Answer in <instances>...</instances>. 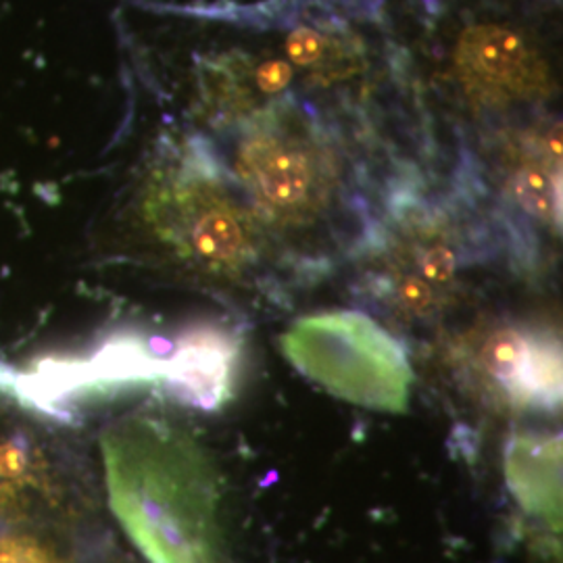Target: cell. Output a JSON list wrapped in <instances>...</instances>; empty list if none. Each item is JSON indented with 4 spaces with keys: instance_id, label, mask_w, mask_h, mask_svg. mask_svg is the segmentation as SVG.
<instances>
[{
    "instance_id": "4fadbf2b",
    "label": "cell",
    "mask_w": 563,
    "mask_h": 563,
    "mask_svg": "<svg viewBox=\"0 0 563 563\" xmlns=\"http://www.w3.org/2000/svg\"><path fill=\"white\" fill-rule=\"evenodd\" d=\"M290 78H292L290 65L280 63V60L263 63L262 67H260V71H257V84H260V88L265 90V92H269V95L284 90V88L290 84Z\"/></svg>"
},
{
    "instance_id": "8992f818",
    "label": "cell",
    "mask_w": 563,
    "mask_h": 563,
    "mask_svg": "<svg viewBox=\"0 0 563 563\" xmlns=\"http://www.w3.org/2000/svg\"><path fill=\"white\" fill-rule=\"evenodd\" d=\"M234 169L255 213L282 230L320 222L339 190V169L328 153L272 125L242 139Z\"/></svg>"
},
{
    "instance_id": "5b68a950",
    "label": "cell",
    "mask_w": 563,
    "mask_h": 563,
    "mask_svg": "<svg viewBox=\"0 0 563 563\" xmlns=\"http://www.w3.org/2000/svg\"><path fill=\"white\" fill-rule=\"evenodd\" d=\"M13 384L0 362V523L27 526L69 509L78 495V463L57 426Z\"/></svg>"
},
{
    "instance_id": "8fae6325",
    "label": "cell",
    "mask_w": 563,
    "mask_h": 563,
    "mask_svg": "<svg viewBox=\"0 0 563 563\" xmlns=\"http://www.w3.org/2000/svg\"><path fill=\"white\" fill-rule=\"evenodd\" d=\"M0 563H71V558L48 532L20 526L0 530Z\"/></svg>"
},
{
    "instance_id": "52a82bcc",
    "label": "cell",
    "mask_w": 563,
    "mask_h": 563,
    "mask_svg": "<svg viewBox=\"0 0 563 563\" xmlns=\"http://www.w3.org/2000/svg\"><path fill=\"white\" fill-rule=\"evenodd\" d=\"M457 367L476 393L505 409L553 413L562 405V344L551 330L481 328L457 344Z\"/></svg>"
},
{
    "instance_id": "277c9868",
    "label": "cell",
    "mask_w": 563,
    "mask_h": 563,
    "mask_svg": "<svg viewBox=\"0 0 563 563\" xmlns=\"http://www.w3.org/2000/svg\"><path fill=\"white\" fill-rule=\"evenodd\" d=\"M369 253L360 280L363 301L399 325L441 320L474 262L441 213L411 205L395 211V228L374 239Z\"/></svg>"
},
{
    "instance_id": "9c48e42d",
    "label": "cell",
    "mask_w": 563,
    "mask_h": 563,
    "mask_svg": "<svg viewBox=\"0 0 563 563\" xmlns=\"http://www.w3.org/2000/svg\"><path fill=\"white\" fill-rule=\"evenodd\" d=\"M457 65L472 92L488 101L530 99L549 88L539 51L520 32L497 23L476 25L463 34Z\"/></svg>"
},
{
    "instance_id": "6da1fadb",
    "label": "cell",
    "mask_w": 563,
    "mask_h": 563,
    "mask_svg": "<svg viewBox=\"0 0 563 563\" xmlns=\"http://www.w3.org/2000/svg\"><path fill=\"white\" fill-rule=\"evenodd\" d=\"M109 507L148 563H222L220 484L178 423L130 416L101 437Z\"/></svg>"
},
{
    "instance_id": "30bf717a",
    "label": "cell",
    "mask_w": 563,
    "mask_h": 563,
    "mask_svg": "<svg viewBox=\"0 0 563 563\" xmlns=\"http://www.w3.org/2000/svg\"><path fill=\"white\" fill-rule=\"evenodd\" d=\"M505 484L523 511L562 530V434L520 430L504 453Z\"/></svg>"
},
{
    "instance_id": "ba28073f",
    "label": "cell",
    "mask_w": 563,
    "mask_h": 563,
    "mask_svg": "<svg viewBox=\"0 0 563 563\" xmlns=\"http://www.w3.org/2000/svg\"><path fill=\"white\" fill-rule=\"evenodd\" d=\"M242 353L236 325L220 320L190 323L169 341L163 393L181 405L218 411L236 393Z\"/></svg>"
},
{
    "instance_id": "3957f363",
    "label": "cell",
    "mask_w": 563,
    "mask_h": 563,
    "mask_svg": "<svg viewBox=\"0 0 563 563\" xmlns=\"http://www.w3.org/2000/svg\"><path fill=\"white\" fill-rule=\"evenodd\" d=\"M282 351L305 378L342 401L405 413L416 374L399 339L362 311H322L292 323Z\"/></svg>"
},
{
    "instance_id": "7c38bea8",
    "label": "cell",
    "mask_w": 563,
    "mask_h": 563,
    "mask_svg": "<svg viewBox=\"0 0 563 563\" xmlns=\"http://www.w3.org/2000/svg\"><path fill=\"white\" fill-rule=\"evenodd\" d=\"M323 51V38L313 30H297L288 38V57L295 65H313L322 59Z\"/></svg>"
},
{
    "instance_id": "7a4b0ae2",
    "label": "cell",
    "mask_w": 563,
    "mask_h": 563,
    "mask_svg": "<svg viewBox=\"0 0 563 563\" xmlns=\"http://www.w3.org/2000/svg\"><path fill=\"white\" fill-rule=\"evenodd\" d=\"M136 216L144 236L181 269L239 282L262 262L255 216L197 146L163 157L146 176Z\"/></svg>"
}]
</instances>
